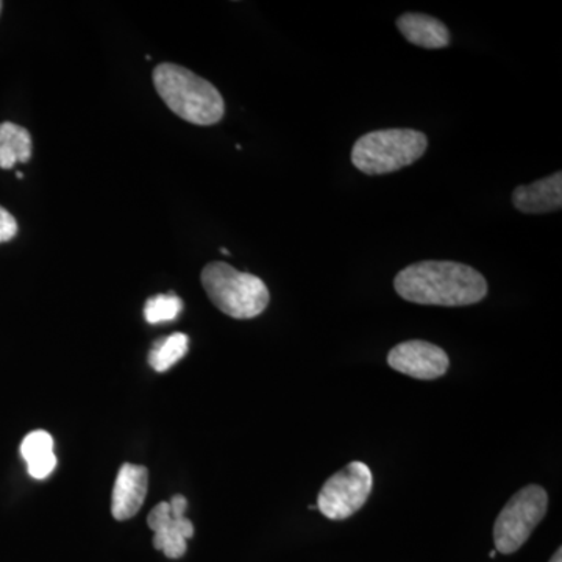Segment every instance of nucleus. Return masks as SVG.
I'll return each mask as SVG.
<instances>
[{
    "instance_id": "16",
    "label": "nucleus",
    "mask_w": 562,
    "mask_h": 562,
    "mask_svg": "<svg viewBox=\"0 0 562 562\" xmlns=\"http://www.w3.org/2000/svg\"><path fill=\"white\" fill-rule=\"evenodd\" d=\"M169 505H171V514L173 519H181V517H184V513H187L188 509V501L183 497V495H173L171 502H169Z\"/></svg>"
},
{
    "instance_id": "9",
    "label": "nucleus",
    "mask_w": 562,
    "mask_h": 562,
    "mask_svg": "<svg viewBox=\"0 0 562 562\" xmlns=\"http://www.w3.org/2000/svg\"><path fill=\"white\" fill-rule=\"evenodd\" d=\"M513 203L517 210L527 214L553 213L562 206V173L557 172L547 179L516 188Z\"/></svg>"
},
{
    "instance_id": "1",
    "label": "nucleus",
    "mask_w": 562,
    "mask_h": 562,
    "mask_svg": "<svg viewBox=\"0 0 562 562\" xmlns=\"http://www.w3.org/2000/svg\"><path fill=\"white\" fill-rule=\"evenodd\" d=\"M397 294L405 301L432 306H468L487 294L486 279L454 261H420L397 273Z\"/></svg>"
},
{
    "instance_id": "19",
    "label": "nucleus",
    "mask_w": 562,
    "mask_h": 562,
    "mask_svg": "<svg viewBox=\"0 0 562 562\" xmlns=\"http://www.w3.org/2000/svg\"><path fill=\"white\" fill-rule=\"evenodd\" d=\"M495 554H497V552H495V550H492V552L490 553V557L495 558Z\"/></svg>"
},
{
    "instance_id": "7",
    "label": "nucleus",
    "mask_w": 562,
    "mask_h": 562,
    "mask_svg": "<svg viewBox=\"0 0 562 562\" xmlns=\"http://www.w3.org/2000/svg\"><path fill=\"white\" fill-rule=\"evenodd\" d=\"M387 364L394 371L417 380H436L449 371V357L441 347L427 341L398 344L387 355Z\"/></svg>"
},
{
    "instance_id": "12",
    "label": "nucleus",
    "mask_w": 562,
    "mask_h": 562,
    "mask_svg": "<svg viewBox=\"0 0 562 562\" xmlns=\"http://www.w3.org/2000/svg\"><path fill=\"white\" fill-rule=\"evenodd\" d=\"M32 158V136L27 128L13 122L0 124V169H13Z\"/></svg>"
},
{
    "instance_id": "10",
    "label": "nucleus",
    "mask_w": 562,
    "mask_h": 562,
    "mask_svg": "<svg viewBox=\"0 0 562 562\" xmlns=\"http://www.w3.org/2000/svg\"><path fill=\"white\" fill-rule=\"evenodd\" d=\"M397 27L406 41L424 49H442L450 44V32L443 22L424 13L402 14Z\"/></svg>"
},
{
    "instance_id": "20",
    "label": "nucleus",
    "mask_w": 562,
    "mask_h": 562,
    "mask_svg": "<svg viewBox=\"0 0 562 562\" xmlns=\"http://www.w3.org/2000/svg\"><path fill=\"white\" fill-rule=\"evenodd\" d=\"M16 176H18V179H22V177H24V173L18 172Z\"/></svg>"
},
{
    "instance_id": "17",
    "label": "nucleus",
    "mask_w": 562,
    "mask_h": 562,
    "mask_svg": "<svg viewBox=\"0 0 562 562\" xmlns=\"http://www.w3.org/2000/svg\"><path fill=\"white\" fill-rule=\"evenodd\" d=\"M550 562H562V550L558 549V552L553 554L552 560Z\"/></svg>"
},
{
    "instance_id": "18",
    "label": "nucleus",
    "mask_w": 562,
    "mask_h": 562,
    "mask_svg": "<svg viewBox=\"0 0 562 562\" xmlns=\"http://www.w3.org/2000/svg\"><path fill=\"white\" fill-rule=\"evenodd\" d=\"M222 254L224 255H231V251H228L227 249H221Z\"/></svg>"
},
{
    "instance_id": "13",
    "label": "nucleus",
    "mask_w": 562,
    "mask_h": 562,
    "mask_svg": "<svg viewBox=\"0 0 562 562\" xmlns=\"http://www.w3.org/2000/svg\"><path fill=\"white\" fill-rule=\"evenodd\" d=\"M190 338L184 333H173L154 344L149 353V364L157 372H168L172 366L188 353Z\"/></svg>"
},
{
    "instance_id": "8",
    "label": "nucleus",
    "mask_w": 562,
    "mask_h": 562,
    "mask_svg": "<svg viewBox=\"0 0 562 562\" xmlns=\"http://www.w3.org/2000/svg\"><path fill=\"white\" fill-rule=\"evenodd\" d=\"M149 490V471L144 465L124 464L114 482L111 514L116 520H128L138 514Z\"/></svg>"
},
{
    "instance_id": "14",
    "label": "nucleus",
    "mask_w": 562,
    "mask_h": 562,
    "mask_svg": "<svg viewBox=\"0 0 562 562\" xmlns=\"http://www.w3.org/2000/svg\"><path fill=\"white\" fill-rule=\"evenodd\" d=\"M181 312H183V301L173 292L154 295L144 306V317L151 325L176 321Z\"/></svg>"
},
{
    "instance_id": "5",
    "label": "nucleus",
    "mask_w": 562,
    "mask_h": 562,
    "mask_svg": "<svg viewBox=\"0 0 562 562\" xmlns=\"http://www.w3.org/2000/svg\"><path fill=\"white\" fill-rule=\"evenodd\" d=\"M549 506V495L538 484H530L513 495L494 525L495 552L512 554L530 538Z\"/></svg>"
},
{
    "instance_id": "4",
    "label": "nucleus",
    "mask_w": 562,
    "mask_h": 562,
    "mask_svg": "<svg viewBox=\"0 0 562 562\" xmlns=\"http://www.w3.org/2000/svg\"><path fill=\"white\" fill-rule=\"evenodd\" d=\"M428 138L412 128L366 133L351 149L355 168L368 176H384L412 166L427 151Z\"/></svg>"
},
{
    "instance_id": "15",
    "label": "nucleus",
    "mask_w": 562,
    "mask_h": 562,
    "mask_svg": "<svg viewBox=\"0 0 562 562\" xmlns=\"http://www.w3.org/2000/svg\"><path fill=\"white\" fill-rule=\"evenodd\" d=\"M18 235V222L10 211L0 206V244L9 243Z\"/></svg>"
},
{
    "instance_id": "6",
    "label": "nucleus",
    "mask_w": 562,
    "mask_h": 562,
    "mask_svg": "<svg viewBox=\"0 0 562 562\" xmlns=\"http://www.w3.org/2000/svg\"><path fill=\"white\" fill-rule=\"evenodd\" d=\"M372 472L364 462L353 461L325 482L317 506L330 520H346L360 512L372 492Z\"/></svg>"
},
{
    "instance_id": "21",
    "label": "nucleus",
    "mask_w": 562,
    "mask_h": 562,
    "mask_svg": "<svg viewBox=\"0 0 562 562\" xmlns=\"http://www.w3.org/2000/svg\"><path fill=\"white\" fill-rule=\"evenodd\" d=\"M2 9H3V3L0 2V13H2Z\"/></svg>"
},
{
    "instance_id": "2",
    "label": "nucleus",
    "mask_w": 562,
    "mask_h": 562,
    "mask_svg": "<svg viewBox=\"0 0 562 562\" xmlns=\"http://www.w3.org/2000/svg\"><path fill=\"white\" fill-rule=\"evenodd\" d=\"M154 85L169 110L194 125H214L224 117L221 92L209 80L183 66L162 63L154 70Z\"/></svg>"
},
{
    "instance_id": "11",
    "label": "nucleus",
    "mask_w": 562,
    "mask_h": 562,
    "mask_svg": "<svg viewBox=\"0 0 562 562\" xmlns=\"http://www.w3.org/2000/svg\"><path fill=\"white\" fill-rule=\"evenodd\" d=\"M21 454L27 462V471L32 479L44 480L57 468L54 452V438L49 432L36 430L29 432L21 443Z\"/></svg>"
},
{
    "instance_id": "3",
    "label": "nucleus",
    "mask_w": 562,
    "mask_h": 562,
    "mask_svg": "<svg viewBox=\"0 0 562 562\" xmlns=\"http://www.w3.org/2000/svg\"><path fill=\"white\" fill-rule=\"evenodd\" d=\"M202 286L220 312L233 319H254L268 308L271 295L265 281L214 261L202 271Z\"/></svg>"
}]
</instances>
